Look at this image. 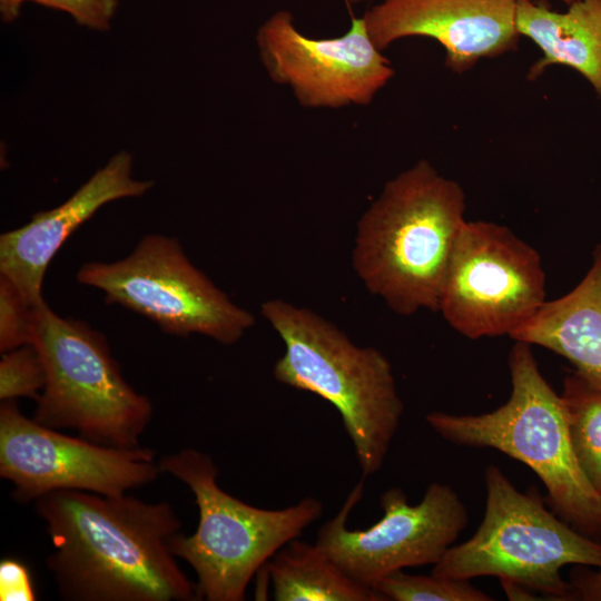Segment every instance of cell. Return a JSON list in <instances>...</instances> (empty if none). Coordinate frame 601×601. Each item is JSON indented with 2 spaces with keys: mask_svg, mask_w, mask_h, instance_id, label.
<instances>
[{
  "mask_svg": "<svg viewBox=\"0 0 601 601\" xmlns=\"http://www.w3.org/2000/svg\"><path fill=\"white\" fill-rule=\"evenodd\" d=\"M265 565L277 601H385L344 573L316 543L292 540Z\"/></svg>",
  "mask_w": 601,
  "mask_h": 601,
  "instance_id": "e0dca14e",
  "label": "cell"
},
{
  "mask_svg": "<svg viewBox=\"0 0 601 601\" xmlns=\"http://www.w3.org/2000/svg\"><path fill=\"white\" fill-rule=\"evenodd\" d=\"M516 0H382L363 14L380 51L407 37H427L445 50L455 73L518 49Z\"/></svg>",
  "mask_w": 601,
  "mask_h": 601,
  "instance_id": "4fadbf2b",
  "label": "cell"
},
{
  "mask_svg": "<svg viewBox=\"0 0 601 601\" xmlns=\"http://www.w3.org/2000/svg\"><path fill=\"white\" fill-rule=\"evenodd\" d=\"M47 381L46 367L33 344L2 353L0 361V400H38Z\"/></svg>",
  "mask_w": 601,
  "mask_h": 601,
  "instance_id": "ffe728a7",
  "label": "cell"
},
{
  "mask_svg": "<svg viewBox=\"0 0 601 601\" xmlns=\"http://www.w3.org/2000/svg\"><path fill=\"white\" fill-rule=\"evenodd\" d=\"M544 302L539 252L504 225L465 220L440 293L447 324L471 339L511 336Z\"/></svg>",
  "mask_w": 601,
  "mask_h": 601,
  "instance_id": "9c48e42d",
  "label": "cell"
},
{
  "mask_svg": "<svg viewBox=\"0 0 601 601\" xmlns=\"http://www.w3.org/2000/svg\"><path fill=\"white\" fill-rule=\"evenodd\" d=\"M384 599L393 601H491L493 598L470 580L416 575L397 570L373 587Z\"/></svg>",
  "mask_w": 601,
  "mask_h": 601,
  "instance_id": "d6986e66",
  "label": "cell"
},
{
  "mask_svg": "<svg viewBox=\"0 0 601 601\" xmlns=\"http://www.w3.org/2000/svg\"><path fill=\"white\" fill-rule=\"evenodd\" d=\"M28 0H0V14L3 22L14 21L21 11V7Z\"/></svg>",
  "mask_w": 601,
  "mask_h": 601,
  "instance_id": "484cf974",
  "label": "cell"
},
{
  "mask_svg": "<svg viewBox=\"0 0 601 601\" xmlns=\"http://www.w3.org/2000/svg\"><path fill=\"white\" fill-rule=\"evenodd\" d=\"M578 565L570 574L572 600L601 601V568Z\"/></svg>",
  "mask_w": 601,
  "mask_h": 601,
  "instance_id": "cb8c5ba5",
  "label": "cell"
},
{
  "mask_svg": "<svg viewBox=\"0 0 601 601\" xmlns=\"http://www.w3.org/2000/svg\"><path fill=\"white\" fill-rule=\"evenodd\" d=\"M35 307L14 284L0 275V352L32 344Z\"/></svg>",
  "mask_w": 601,
  "mask_h": 601,
  "instance_id": "44dd1931",
  "label": "cell"
},
{
  "mask_svg": "<svg viewBox=\"0 0 601 601\" xmlns=\"http://www.w3.org/2000/svg\"><path fill=\"white\" fill-rule=\"evenodd\" d=\"M345 1L351 6H356L358 3H362V2H365V1H368V0H345Z\"/></svg>",
  "mask_w": 601,
  "mask_h": 601,
  "instance_id": "4316f807",
  "label": "cell"
},
{
  "mask_svg": "<svg viewBox=\"0 0 601 601\" xmlns=\"http://www.w3.org/2000/svg\"><path fill=\"white\" fill-rule=\"evenodd\" d=\"M363 492L361 480L336 515L321 526L315 543L344 573L371 588L397 570L434 565L467 525L459 494L450 485L433 482L415 505L403 490H386L380 500L382 519L368 529L349 530L348 516Z\"/></svg>",
  "mask_w": 601,
  "mask_h": 601,
  "instance_id": "30bf717a",
  "label": "cell"
},
{
  "mask_svg": "<svg viewBox=\"0 0 601 601\" xmlns=\"http://www.w3.org/2000/svg\"><path fill=\"white\" fill-rule=\"evenodd\" d=\"M63 11L80 26L106 31L110 28L118 0H28Z\"/></svg>",
  "mask_w": 601,
  "mask_h": 601,
  "instance_id": "7402d4cb",
  "label": "cell"
},
{
  "mask_svg": "<svg viewBox=\"0 0 601 601\" xmlns=\"http://www.w3.org/2000/svg\"><path fill=\"white\" fill-rule=\"evenodd\" d=\"M0 600L33 601L36 593L28 568L16 559L0 562Z\"/></svg>",
  "mask_w": 601,
  "mask_h": 601,
  "instance_id": "603a6c76",
  "label": "cell"
},
{
  "mask_svg": "<svg viewBox=\"0 0 601 601\" xmlns=\"http://www.w3.org/2000/svg\"><path fill=\"white\" fill-rule=\"evenodd\" d=\"M76 279L104 292L107 303L142 315L179 337L199 334L231 345L256 323L250 312L190 262L171 236L146 235L119 260L87 262Z\"/></svg>",
  "mask_w": 601,
  "mask_h": 601,
  "instance_id": "ba28073f",
  "label": "cell"
},
{
  "mask_svg": "<svg viewBox=\"0 0 601 601\" xmlns=\"http://www.w3.org/2000/svg\"><path fill=\"white\" fill-rule=\"evenodd\" d=\"M465 207L462 186L426 159L386 181L356 227L352 265L365 288L398 315L437 312Z\"/></svg>",
  "mask_w": 601,
  "mask_h": 601,
  "instance_id": "7a4b0ae2",
  "label": "cell"
},
{
  "mask_svg": "<svg viewBox=\"0 0 601 601\" xmlns=\"http://www.w3.org/2000/svg\"><path fill=\"white\" fill-rule=\"evenodd\" d=\"M515 23L520 36L531 39L542 53L530 67L529 80L551 66L569 67L601 100V0H575L563 12L533 0H516Z\"/></svg>",
  "mask_w": 601,
  "mask_h": 601,
  "instance_id": "2e32d148",
  "label": "cell"
},
{
  "mask_svg": "<svg viewBox=\"0 0 601 601\" xmlns=\"http://www.w3.org/2000/svg\"><path fill=\"white\" fill-rule=\"evenodd\" d=\"M575 457L598 490L601 485V385L573 371L560 394Z\"/></svg>",
  "mask_w": 601,
  "mask_h": 601,
  "instance_id": "ac0fdd59",
  "label": "cell"
},
{
  "mask_svg": "<svg viewBox=\"0 0 601 601\" xmlns=\"http://www.w3.org/2000/svg\"><path fill=\"white\" fill-rule=\"evenodd\" d=\"M132 155L120 151L98 169L66 201L33 214L26 225L0 236V275L9 278L32 306L45 302L46 270L63 243L100 207L117 199L139 197L151 180L132 177Z\"/></svg>",
  "mask_w": 601,
  "mask_h": 601,
  "instance_id": "5bb4252c",
  "label": "cell"
},
{
  "mask_svg": "<svg viewBox=\"0 0 601 601\" xmlns=\"http://www.w3.org/2000/svg\"><path fill=\"white\" fill-rule=\"evenodd\" d=\"M17 400L0 406V475L20 503L60 490L120 495L161 474L148 447L121 449L72 437L27 417Z\"/></svg>",
  "mask_w": 601,
  "mask_h": 601,
  "instance_id": "8fae6325",
  "label": "cell"
},
{
  "mask_svg": "<svg viewBox=\"0 0 601 601\" xmlns=\"http://www.w3.org/2000/svg\"><path fill=\"white\" fill-rule=\"evenodd\" d=\"M598 492H599V494H600V496H601V485H600V487L598 489Z\"/></svg>",
  "mask_w": 601,
  "mask_h": 601,
  "instance_id": "f1b7e54d",
  "label": "cell"
},
{
  "mask_svg": "<svg viewBox=\"0 0 601 601\" xmlns=\"http://www.w3.org/2000/svg\"><path fill=\"white\" fill-rule=\"evenodd\" d=\"M485 511L474 534L453 544L432 574L471 580L496 577L551 600L572 601L561 577L568 564L601 568V542L548 510L534 492H520L495 465L484 473Z\"/></svg>",
  "mask_w": 601,
  "mask_h": 601,
  "instance_id": "8992f818",
  "label": "cell"
},
{
  "mask_svg": "<svg viewBox=\"0 0 601 601\" xmlns=\"http://www.w3.org/2000/svg\"><path fill=\"white\" fill-rule=\"evenodd\" d=\"M256 45L270 80L289 88L305 108L370 105L395 73L363 17L339 37L312 38L297 29L292 12L278 10L258 28Z\"/></svg>",
  "mask_w": 601,
  "mask_h": 601,
  "instance_id": "7c38bea8",
  "label": "cell"
},
{
  "mask_svg": "<svg viewBox=\"0 0 601 601\" xmlns=\"http://www.w3.org/2000/svg\"><path fill=\"white\" fill-rule=\"evenodd\" d=\"M562 1L566 2L568 4H570V3H572V2L575 1V0H562Z\"/></svg>",
  "mask_w": 601,
  "mask_h": 601,
  "instance_id": "83f0119b",
  "label": "cell"
},
{
  "mask_svg": "<svg viewBox=\"0 0 601 601\" xmlns=\"http://www.w3.org/2000/svg\"><path fill=\"white\" fill-rule=\"evenodd\" d=\"M500 582L510 600H535L530 592V589L508 580H502Z\"/></svg>",
  "mask_w": 601,
  "mask_h": 601,
  "instance_id": "d4e9b609",
  "label": "cell"
},
{
  "mask_svg": "<svg viewBox=\"0 0 601 601\" xmlns=\"http://www.w3.org/2000/svg\"><path fill=\"white\" fill-rule=\"evenodd\" d=\"M510 337L556 353L575 372L601 385V244L580 283L565 295L545 300Z\"/></svg>",
  "mask_w": 601,
  "mask_h": 601,
  "instance_id": "9a60e30c",
  "label": "cell"
},
{
  "mask_svg": "<svg viewBox=\"0 0 601 601\" xmlns=\"http://www.w3.org/2000/svg\"><path fill=\"white\" fill-rule=\"evenodd\" d=\"M158 464L161 473L189 487L198 508L195 533L179 532L170 540L174 555L197 575L198 600H244L253 577L323 513L322 502L313 496L277 510L231 496L217 483L218 469L211 456L196 449L164 455Z\"/></svg>",
  "mask_w": 601,
  "mask_h": 601,
  "instance_id": "5b68a950",
  "label": "cell"
},
{
  "mask_svg": "<svg viewBox=\"0 0 601 601\" xmlns=\"http://www.w3.org/2000/svg\"><path fill=\"white\" fill-rule=\"evenodd\" d=\"M32 344L47 373L36 401L38 423L106 446H141L152 405L124 378L100 332L56 314L45 300L35 307Z\"/></svg>",
  "mask_w": 601,
  "mask_h": 601,
  "instance_id": "52a82bcc",
  "label": "cell"
},
{
  "mask_svg": "<svg viewBox=\"0 0 601 601\" xmlns=\"http://www.w3.org/2000/svg\"><path fill=\"white\" fill-rule=\"evenodd\" d=\"M284 343L273 367L280 384L313 393L341 414L364 477L378 472L404 411L392 365L314 311L279 298L260 305Z\"/></svg>",
  "mask_w": 601,
  "mask_h": 601,
  "instance_id": "3957f363",
  "label": "cell"
},
{
  "mask_svg": "<svg viewBox=\"0 0 601 601\" xmlns=\"http://www.w3.org/2000/svg\"><path fill=\"white\" fill-rule=\"evenodd\" d=\"M52 543L46 559L67 601H195L170 540L181 522L167 502L60 490L33 502Z\"/></svg>",
  "mask_w": 601,
  "mask_h": 601,
  "instance_id": "6da1fadb",
  "label": "cell"
},
{
  "mask_svg": "<svg viewBox=\"0 0 601 601\" xmlns=\"http://www.w3.org/2000/svg\"><path fill=\"white\" fill-rule=\"evenodd\" d=\"M509 368L506 403L476 415L434 411L426 415L427 424L451 443L495 449L526 464L544 484L553 512L600 539L601 496L575 457L561 395L540 372L530 344L515 341Z\"/></svg>",
  "mask_w": 601,
  "mask_h": 601,
  "instance_id": "277c9868",
  "label": "cell"
}]
</instances>
